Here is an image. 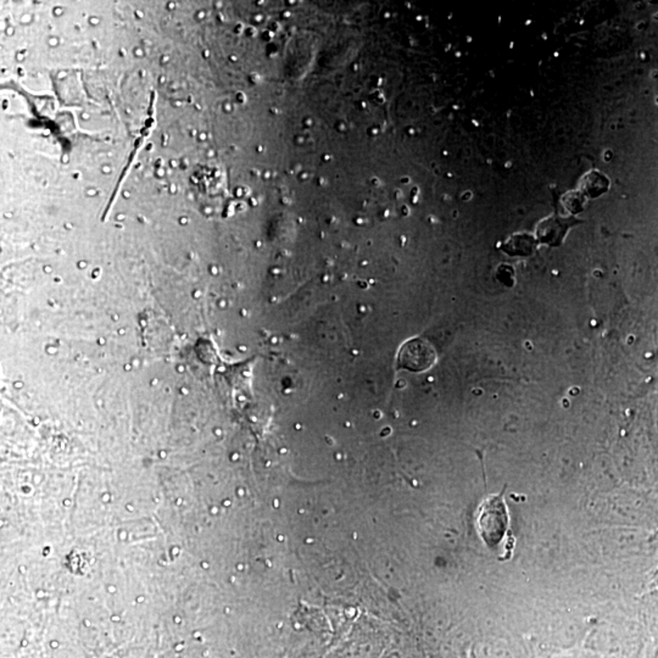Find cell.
Listing matches in <instances>:
<instances>
[{
    "instance_id": "8fae6325",
    "label": "cell",
    "mask_w": 658,
    "mask_h": 658,
    "mask_svg": "<svg viewBox=\"0 0 658 658\" xmlns=\"http://www.w3.org/2000/svg\"><path fill=\"white\" fill-rule=\"evenodd\" d=\"M43 270H44V272H45V273H50V272H52V267L45 266L44 267Z\"/></svg>"
},
{
    "instance_id": "7402d4cb",
    "label": "cell",
    "mask_w": 658,
    "mask_h": 658,
    "mask_svg": "<svg viewBox=\"0 0 658 658\" xmlns=\"http://www.w3.org/2000/svg\"><path fill=\"white\" fill-rule=\"evenodd\" d=\"M141 326H143V327H146V319H141Z\"/></svg>"
},
{
    "instance_id": "ac0fdd59",
    "label": "cell",
    "mask_w": 658,
    "mask_h": 658,
    "mask_svg": "<svg viewBox=\"0 0 658 658\" xmlns=\"http://www.w3.org/2000/svg\"><path fill=\"white\" fill-rule=\"evenodd\" d=\"M98 343H99V345H104L106 343V340L104 339V338H100V339L98 340Z\"/></svg>"
},
{
    "instance_id": "4316f807",
    "label": "cell",
    "mask_w": 658,
    "mask_h": 658,
    "mask_svg": "<svg viewBox=\"0 0 658 658\" xmlns=\"http://www.w3.org/2000/svg\"><path fill=\"white\" fill-rule=\"evenodd\" d=\"M211 270H212V273H214V275H216V273H217V271H216V267H212Z\"/></svg>"
},
{
    "instance_id": "3957f363",
    "label": "cell",
    "mask_w": 658,
    "mask_h": 658,
    "mask_svg": "<svg viewBox=\"0 0 658 658\" xmlns=\"http://www.w3.org/2000/svg\"><path fill=\"white\" fill-rule=\"evenodd\" d=\"M49 44H50V45H52V47H56V45H57V44H59V39H57V38H50V40H49Z\"/></svg>"
},
{
    "instance_id": "484cf974",
    "label": "cell",
    "mask_w": 658,
    "mask_h": 658,
    "mask_svg": "<svg viewBox=\"0 0 658 658\" xmlns=\"http://www.w3.org/2000/svg\"><path fill=\"white\" fill-rule=\"evenodd\" d=\"M55 13H57V16H60V15H59V13H61V9H60V8H56V9H55Z\"/></svg>"
},
{
    "instance_id": "7c38bea8",
    "label": "cell",
    "mask_w": 658,
    "mask_h": 658,
    "mask_svg": "<svg viewBox=\"0 0 658 658\" xmlns=\"http://www.w3.org/2000/svg\"><path fill=\"white\" fill-rule=\"evenodd\" d=\"M187 222H188V219H187V217H181V219H180V224H187Z\"/></svg>"
},
{
    "instance_id": "4fadbf2b",
    "label": "cell",
    "mask_w": 658,
    "mask_h": 658,
    "mask_svg": "<svg viewBox=\"0 0 658 658\" xmlns=\"http://www.w3.org/2000/svg\"><path fill=\"white\" fill-rule=\"evenodd\" d=\"M132 367H133V365H131V363H127V365L125 366V371H127V372H129V371L132 370Z\"/></svg>"
},
{
    "instance_id": "83f0119b",
    "label": "cell",
    "mask_w": 658,
    "mask_h": 658,
    "mask_svg": "<svg viewBox=\"0 0 658 658\" xmlns=\"http://www.w3.org/2000/svg\"><path fill=\"white\" fill-rule=\"evenodd\" d=\"M38 422H39L38 418H35V420H33V423H38Z\"/></svg>"
},
{
    "instance_id": "603a6c76",
    "label": "cell",
    "mask_w": 658,
    "mask_h": 658,
    "mask_svg": "<svg viewBox=\"0 0 658 658\" xmlns=\"http://www.w3.org/2000/svg\"><path fill=\"white\" fill-rule=\"evenodd\" d=\"M160 457H161V459H165V457H166V452H160Z\"/></svg>"
},
{
    "instance_id": "6da1fadb",
    "label": "cell",
    "mask_w": 658,
    "mask_h": 658,
    "mask_svg": "<svg viewBox=\"0 0 658 658\" xmlns=\"http://www.w3.org/2000/svg\"><path fill=\"white\" fill-rule=\"evenodd\" d=\"M479 532L490 547H498L508 530V508L503 494L486 500L479 510Z\"/></svg>"
},
{
    "instance_id": "52a82bcc",
    "label": "cell",
    "mask_w": 658,
    "mask_h": 658,
    "mask_svg": "<svg viewBox=\"0 0 658 658\" xmlns=\"http://www.w3.org/2000/svg\"><path fill=\"white\" fill-rule=\"evenodd\" d=\"M200 297H202V292H200V290H195V292H193L194 299H199Z\"/></svg>"
},
{
    "instance_id": "cb8c5ba5",
    "label": "cell",
    "mask_w": 658,
    "mask_h": 658,
    "mask_svg": "<svg viewBox=\"0 0 658 658\" xmlns=\"http://www.w3.org/2000/svg\"><path fill=\"white\" fill-rule=\"evenodd\" d=\"M124 219H125V215H117V219H119V221H122Z\"/></svg>"
},
{
    "instance_id": "5bb4252c",
    "label": "cell",
    "mask_w": 658,
    "mask_h": 658,
    "mask_svg": "<svg viewBox=\"0 0 658 658\" xmlns=\"http://www.w3.org/2000/svg\"><path fill=\"white\" fill-rule=\"evenodd\" d=\"M98 22H99V18H91V23H93V25H97V23H98Z\"/></svg>"
},
{
    "instance_id": "44dd1931",
    "label": "cell",
    "mask_w": 658,
    "mask_h": 658,
    "mask_svg": "<svg viewBox=\"0 0 658 658\" xmlns=\"http://www.w3.org/2000/svg\"><path fill=\"white\" fill-rule=\"evenodd\" d=\"M112 321H114V322H117V321H119V316H117V314H114V316H112Z\"/></svg>"
},
{
    "instance_id": "7a4b0ae2",
    "label": "cell",
    "mask_w": 658,
    "mask_h": 658,
    "mask_svg": "<svg viewBox=\"0 0 658 658\" xmlns=\"http://www.w3.org/2000/svg\"><path fill=\"white\" fill-rule=\"evenodd\" d=\"M434 360V351L422 340H413L406 345L400 357V362L404 363L405 367L412 371L426 370Z\"/></svg>"
},
{
    "instance_id": "30bf717a",
    "label": "cell",
    "mask_w": 658,
    "mask_h": 658,
    "mask_svg": "<svg viewBox=\"0 0 658 658\" xmlns=\"http://www.w3.org/2000/svg\"><path fill=\"white\" fill-rule=\"evenodd\" d=\"M181 393L183 395H187V394H190V390L187 388H182Z\"/></svg>"
},
{
    "instance_id": "9c48e42d",
    "label": "cell",
    "mask_w": 658,
    "mask_h": 658,
    "mask_svg": "<svg viewBox=\"0 0 658 658\" xmlns=\"http://www.w3.org/2000/svg\"><path fill=\"white\" fill-rule=\"evenodd\" d=\"M159 383V379H153L150 382L151 387H155L156 384Z\"/></svg>"
},
{
    "instance_id": "ffe728a7",
    "label": "cell",
    "mask_w": 658,
    "mask_h": 658,
    "mask_svg": "<svg viewBox=\"0 0 658 658\" xmlns=\"http://www.w3.org/2000/svg\"><path fill=\"white\" fill-rule=\"evenodd\" d=\"M204 16H205V13H204V11L198 13V18H204Z\"/></svg>"
},
{
    "instance_id": "d4e9b609",
    "label": "cell",
    "mask_w": 658,
    "mask_h": 658,
    "mask_svg": "<svg viewBox=\"0 0 658 658\" xmlns=\"http://www.w3.org/2000/svg\"><path fill=\"white\" fill-rule=\"evenodd\" d=\"M125 333H126L125 329H120V331H119V334H120V336H124Z\"/></svg>"
},
{
    "instance_id": "8992f818",
    "label": "cell",
    "mask_w": 658,
    "mask_h": 658,
    "mask_svg": "<svg viewBox=\"0 0 658 658\" xmlns=\"http://www.w3.org/2000/svg\"><path fill=\"white\" fill-rule=\"evenodd\" d=\"M185 366H183V365H178V366H177V372H178V373H183V372H185Z\"/></svg>"
},
{
    "instance_id": "5b68a950",
    "label": "cell",
    "mask_w": 658,
    "mask_h": 658,
    "mask_svg": "<svg viewBox=\"0 0 658 658\" xmlns=\"http://www.w3.org/2000/svg\"><path fill=\"white\" fill-rule=\"evenodd\" d=\"M13 387H15V389L20 390V389L23 388V383H22V382H15V383H13Z\"/></svg>"
},
{
    "instance_id": "ba28073f",
    "label": "cell",
    "mask_w": 658,
    "mask_h": 658,
    "mask_svg": "<svg viewBox=\"0 0 658 658\" xmlns=\"http://www.w3.org/2000/svg\"><path fill=\"white\" fill-rule=\"evenodd\" d=\"M102 170H103V173H106V175H108V173H110V170H111V168H109V166H104Z\"/></svg>"
},
{
    "instance_id": "d6986e66",
    "label": "cell",
    "mask_w": 658,
    "mask_h": 658,
    "mask_svg": "<svg viewBox=\"0 0 658 658\" xmlns=\"http://www.w3.org/2000/svg\"><path fill=\"white\" fill-rule=\"evenodd\" d=\"M168 9H175V3H168Z\"/></svg>"
},
{
    "instance_id": "9a60e30c",
    "label": "cell",
    "mask_w": 658,
    "mask_h": 658,
    "mask_svg": "<svg viewBox=\"0 0 658 658\" xmlns=\"http://www.w3.org/2000/svg\"><path fill=\"white\" fill-rule=\"evenodd\" d=\"M136 13H137V18H144V13H143V11H138L137 10V11H136Z\"/></svg>"
},
{
    "instance_id": "277c9868",
    "label": "cell",
    "mask_w": 658,
    "mask_h": 658,
    "mask_svg": "<svg viewBox=\"0 0 658 658\" xmlns=\"http://www.w3.org/2000/svg\"><path fill=\"white\" fill-rule=\"evenodd\" d=\"M134 53H136V56H137V57H142V56H144L143 49H136V52Z\"/></svg>"
},
{
    "instance_id": "e0dca14e",
    "label": "cell",
    "mask_w": 658,
    "mask_h": 658,
    "mask_svg": "<svg viewBox=\"0 0 658 658\" xmlns=\"http://www.w3.org/2000/svg\"><path fill=\"white\" fill-rule=\"evenodd\" d=\"M50 348H52V346H49V348H48V353H56V351H57L56 349H50Z\"/></svg>"
},
{
    "instance_id": "2e32d148",
    "label": "cell",
    "mask_w": 658,
    "mask_h": 658,
    "mask_svg": "<svg viewBox=\"0 0 658 658\" xmlns=\"http://www.w3.org/2000/svg\"><path fill=\"white\" fill-rule=\"evenodd\" d=\"M86 266H87V263H84V261H81V263H78V267H79V268H84V267Z\"/></svg>"
}]
</instances>
